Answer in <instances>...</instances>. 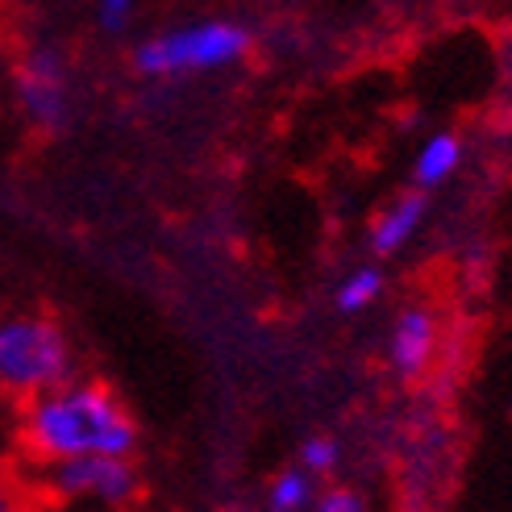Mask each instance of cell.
I'll use <instances>...</instances> for the list:
<instances>
[{
  "mask_svg": "<svg viewBox=\"0 0 512 512\" xmlns=\"http://www.w3.org/2000/svg\"><path fill=\"white\" fill-rule=\"evenodd\" d=\"M25 446L46 463L80 454L130 458L138 446V421L105 383H59L25 408Z\"/></svg>",
  "mask_w": 512,
  "mask_h": 512,
  "instance_id": "obj_1",
  "label": "cell"
},
{
  "mask_svg": "<svg viewBox=\"0 0 512 512\" xmlns=\"http://www.w3.org/2000/svg\"><path fill=\"white\" fill-rule=\"evenodd\" d=\"M75 371L63 329L38 313L0 317V392L34 400L67 383Z\"/></svg>",
  "mask_w": 512,
  "mask_h": 512,
  "instance_id": "obj_2",
  "label": "cell"
},
{
  "mask_svg": "<svg viewBox=\"0 0 512 512\" xmlns=\"http://www.w3.org/2000/svg\"><path fill=\"white\" fill-rule=\"evenodd\" d=\"M250 30L238 21H192L179 30L146 38L134 50V63L142 75H196L217 71L246 55Z\"/></svg>",
  "mask_w": 512,
  "mask_h": 512,
  "instance_id": "obj_3",
  "label": "cell"
},
{
  "mask_svg": "<svg viewBox=\"0 0 512 512\" xmlns=\"http://www.w3.org/2000/svg\"><path fill=\"white\" fill-rule=\"evenodd\" d=\"M50 488L63 500H92V504H130L138 496V471L130 458H113V454H80V458H63L50 463Z\"/></svg>",
  "mask_w": 512,
  "mask_h": 512,
  "instance_id": "obj_4",
  "label": "cell"
},
{
  "mask_svg": "<svg viewBox=\"0 0 512 512\" xmlns=\"http://www.w3.org/2000/svg\"><path fill=\"white\" fill-rule=\"evenodd\" d=\"M17 96L21 109L42 130H59L67 121V67L63 55L50 46L30 50V59L17 71Z\"/></svg>",
  "mask_w": 512,
  "mask_h": 512,
  "instance_id": "obj_5",
  "label": "cell"
},
{
  "mask_svg": "<svg viewBox=\"0 0 512 512\" xmlns=\"http://www.w3.org/2000/svg\"><path fill=\"white\" fill-rule=\"evenodd\" d=\"M438 354V317L421 304L404 309L392 321V334H388V363L400 379H421Z\"/></svg>",
  "mask_w": 512,
  "mask_h": 512,
  "instance_id": "obj_6",
  "label": "cell"
},
{
  "mask_svg": "<svg viewBox=\"0 0 512 512\" xmlns=\"http://www.w3.org/2000/svg\"><path fill=\"white\" fill-rule=\"evenodd\" d=\"M425 217H429V196L421 188L396 196L371 225V250L379 254V259H392V254H400L408 242L421 234Z\"/></svg>",
  "mask_w": 512,
  "mask_h": 512,
  "instance_id": "obj_7",
  "label": "cell"
},
{
  "mask_svg": "<svg viewBox=\"0 0 512 512\" xmlns=\"http://www.w3.org/2000/svg\"><path fill=\"white\" fill-rule=\"evenodd\" d=\"M458 167H463V138L450 134V130H438V134H429L417 150V159H413V184L421 192L429 188H442L450 184V179L458 175Z\"/></svg>",
  "mask_w": 512,
  "mask_h": 512,
  "instance_id": "obj_8",
  "label": "cell"
},
{
  "mask_svg": "<svg viewBox=\"0 0 512 512\" xmlns=\"http://www.w3.org/2000/svg\"><path fill=\"white\" fill-rule=\"evenodd\" d=\"M313 500H317V479L304 467L279 471L267 488V512H309Z\"/></svg>",
  "mask_w": 512,
  "mask_h": 512,
  "instance_id": "obj_9",
  "label": "cell"
},
{
  "mask_svg": "<svg viewBox=\"0 0 512 512\" xmlns=\"http://www.w3.org/2000/svg\"><path fill=\"white\" fill-rule=\"evenodd\" d=\"M383 271L379 267H354L342 284H338V292H334V300H338V309L342 313H367L371 304L383 296Z\"/></svg>",
  "mask_w": 512,
  "mask_h": 512,
  "instance_id": "obj_10",
  "label": "cell"
},
{
  "mask_svg": "<svg viewBox=\"0 0 512 512\" xmlns=\"http://www.w3.org/2000/svg\"><path fill=\"white\" fill-rule=\"evenodd\" d=\"M342 463V446L338 438H329V433H313V438H304L300 442V463L313 479H325V475H334Z\"/></svg>",
  "mask_w": 512,
  "mask_h": 512,
  "instance_id": "obj_11",
  "label": "cell"
},
{
  "mask_svg": "<svg viewBox=\"0 0 512 512\" xmlns=\"http://www.w3.org/2000/svg\"><path fill=\"white\" fill-rule=\"evenodd\" d=\"M309 512H367V500L354 488H325V492H317Z\"/></svg>",
  "mask_w": 512,
  "mask_h": 512,
  "instance_id": "obj_12",
  "label": "cell"
},
{
  "mask_svg": "<svg viewBox=\"0 0 512 512\" xmlns=\"http://www.w3.org/2000/svg\"><path fill=\"white\" fill-rule=\"evenodd\" d=\"M96 21H100V30L125 34L134 21V0H96Z\"/></svg>",
  "mask_w": 512,
  "mask_h": 512,
  "instance_id": "obj_13",
  "label": "cell"
},
{
  "mask_svg": "<svg viewBox=\"0 0 512 512\" xmlns=\"http://www.w3.org/2000/svg\"><path fill=\"white\" fill-rule=\"evenodd\" d=\"M0 512H17V508H13V496H9L5 488H0Z\"/></svg>",
  "mask_w": 512,
  "mask_h": 512,
  "instance_id": "obj_14",
  "label": "cell"
}]
</instances>
